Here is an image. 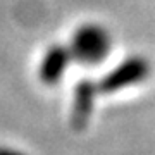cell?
I'll return each instance as SVG.
<instances>
[{"label":"cell","mask_w":155,"mask_h":155,"mask_svg":"<svg viewBox=\"0 0 155 155\" xmlns=\"http://www.w3.org/2000/svg\"><path fill=\"white\" fill-rule=\"evenodd\" d=\"M72 61L79 62L86 67L98 66L109 57L112 50V36L109 29L97 22H84L71 36Z\"/></svg>","instance_id":"cell-1"},{"label":"cell","mask_w":155,"mask_h":155,"mask_svg":"<svg viewBox=\"0 0 155 155\" xmlns=\"http://www.w3.org/2000/svg\"><path fill=\"white\" fill-rule=\"evenodd\" d=\"M150 72H152L150 61H147L143 55L127 57L121 64H117L114 69H110L105 76L100 78V81L97 83L98 91L105 95H112L119 90L143 83L150 76Z\"/></svg>","instance_id":"cell-2"},{"label":"cell","mask_w":155,"mask_h":155,"mask_svg":"<svg viewBox=\"0 0 155 155\" xmlns=\"http://www.w3.org/2000/svg\"><path fill=\"white\" fill-rule=\"evenodd\" d=\"M98 93H100L98 84L90 78H84V79L76 83L74 95H72V110H71V124L74 129L81 131V129L86 127L90 117L93 114Z\"/></svg>","instance_id":"cell-3"},{"label":"cell","mask_w":155,"mask_h":155,"mask_svg":"<svg viewBox=\"0 0 155 155\" xmlns=\"http://www.w3.org/2000/svg\"><path fill=\"white\" fill-rule=\"evenodd\" d=\"M72 61L71 50L66 45L55 43L50 45L47 52L41 57L40 62V69H38V76L41 79V83L47 86H54L62 79V76L66 74L67 67Z\"/></svg>","instance_id":"cell-4"},{"label":"cell","mask_w":155,"mask_h":155,"mask_svg":"<svg viewBox=\"0 0 155 155\" xmlns=\"http://www.w3.org/2000/svg\"><path fill=\"white\" fill-rule=\"evenodd\" d=\"M0 155H24L21 152H16V150H7V148H0Z\"/></svg>","instance_id":"cell-5"}]
</instances>
